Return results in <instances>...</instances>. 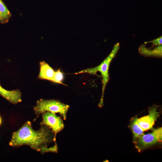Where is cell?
<instances>
[{"label":"cell","mask_w":162,"mask_h":162,"mask_svg":"<svg viewBox=\"0 0 162 162\" xmlns=\"http://www.w3.org/2000/svg\"><path fill=\"white\" fill-rule=\"evenodd\" d=\"M40 125V128L36 130L33 129L30 122H26L13 133L9 145L15 147L27 145L42 154L48 152L57 153V145L47 147L51 143L55 142L56 134L48 127Z\"/></svg>","instance_id":"6da1fadb"},{"label":"cell","mask_w":162,"mask_h":162,"mask_svg":"<svg viewBox=\"0 0 162 162\" xmlns=\"http://www.w3.org/2000/svg\"><path fill=\"white\" fill-rule=\"evenodd\" d=\"M119 48L120 44L119 43H117L113 46L110 53L99 65L94 68L82 70L76 73V74L86 73L95 74L97 72H100L102 78V95L98 104V106L100 108L103 105L104 92L109 79V66L111 62L115 57Z\"/></svg>","instance_id":"7a4b0ae2"},{"label":"cell","mask_w":162,"mask_h":162,"mask_svg":"<svg viewBox=\"0 0 162 162\" xmlns=\"http://www.w3.org/2000/svg\"><path fill=\"white\" fill-rule=\"evenodd\" d=\"M69 108V105L59 100L41 99L37 101L34 109V112L37 115L46 112L59 113L63 119L65 120Z\"/></svg>","instance_id":"3957f363"},{"label":"cell","mask_w":162,"mask_h":162,"mask_svg":"<svg viewBox=\"0 0 162 162\" xmlns=\"http://www.w3.org/2000/svg\"><path fill=\"white\" fill-rule=\"evenodd\" d=\"M42 121L40 125H45L50 128L56 134L64 128V124L62 118L56 113L49 112L42 113Z\"/></svg>","instance_id":"277c9868"},{"label":"cell","mask_w":162,"mask_h":162,"mask_svg":"<svg viewBox=\"0 0 162 162\" xmlns=\"http://www.w3.org/2000/svg\"><path fill=\"white\" fill-rule=\"evenodd\" d=\"M159 140L155 133L153 130L152 133L143 134L137 139L135 144V146L139 152L153 146Z\"/></svg>","instance_id":"5b68a950"},{"label":"cell","mask_w":162,"mask_h":162,"mask_svg":"<svg viewBox=\"0 0 162 162\" xmlns=\"http://www.w3.org/2000/svg\"><path fill=\"white\" fill-rule=\"evenodd\" d=\"M139 52L141 55L145 57L161 58L162 56V45L156 46L154 48H148L142 44L139 47Z\"/></svg>","instance_id":"8992f818"},{"label":"cell","mask_w":162,"mask_h":162,"mask_svg":"<svg viewBox=\"0 0 162 162\" xmlns=\"http://www.w3.org/2000/svg\"><path fill=\"white\" fill-rule=\"evenodd\" d=\"M0 95L13 104L18 103L22 101L21 93L20 91H8L2 87L0 84Z\"/></svg>","instance_id":"52a82bcc"},{"label":"cell","mask_w":162,"mask_h":162,"mask_svg":"<svg viewBox=\"0 0 162 162\" xmlns=\"http://www.w3.org/2000/svg\"><path fill=\"white\" fill-rule=\"evenodd\" d=\"M56 71L44 62L40 63V71L39 77L41 79L54 81Z\"/></svg>","instance_id":"ba28073f"},{"label":"cell","mask_w":162,"mask_h":162,"mask_svg":"<svg viewBox=\"0 0 162 162\" xmlns=\"http://www.w3.org/2000/svg\"><path fill=\"white\" fill-rule=\"evenodd\" d=\"M137 116L136 115L130 120L128 127L131 130L132 134L133 142L135 144L138 138L144 134V131L136 122Z\"/></svg>","instance_id":"9c48e42d"},{"label":"cell","mask_w":162,"mask_h":162,"mask_svg":"<svg viewBox=\"0 0 162 162\" xmlns=\"http://www.w3.org/2000/svg\"><path fill=\"white\" fill-rule=\"evenodd\" d=\"M136 122L144 131L152 129L154 125L148 115L137 118Z\"/></svg>","instance_id":"30bf717a"},{"label":"cell","mask_w":162,"mask_h":162,"mask_svg":"<svg viewBox=\"0 0 162 162\" xmlns=\"http://www.w3.org/2000/svg\"><path fill=\"white\" fill-rule=\"evenodd\" d=\"M159 107V105L154 104L148 108V116L154 124L159 116V113L157 111Z\"/></svg>","instance_id":"8fae6325"},{"label":"cell","mask_w":162,"mask_h":162,"mask_svg":"<svg viewBox=\"0 0 162 162\" xmlns=\"http://www.w3.org/2000/svg\"><path fill=\"white\" fill-rule=\"evenodd\" d=\"M0 12L4 17L8 21L11 16V14L2 0H0Z\"/></svg>","instance_id":"7c38bea8"},{"label":"cell","mask_w":162,"mask_h":162,"mask_svg":"<svg viewBox=\"0 0 162 162\" xmlns=\"http://www.w3.org/2000/svg\"><path fill=\"white\" fill-rule=\"evenodd\" d=\"M64 78L63 74L59 70L56 71L53 82L64 85L62 81Z\"/></svg>","instance_id":"4fadbf2b"},{"label":"cell","mask_w":162,"mask_h":162,"mask_svg":"<svg viewBox=\"0 0 162 162\" xmlns=\"http://www.w3.org/2000/svg\"><path fill=\"white\" fill-rule=\"evenodd\" d=\"M162 36H160L152 41L145 42V43H152V46H157L162 45Z\"/></svg>","instance_id":"5bb4252c"},{"label":"cell","mask_w":162,"mask_h":162,"mask_svg":"<svg viewBox=\"0 0 162 162\" xmlns=\"http://www.w3.org/2000/svg\"><path fill=\"white\" fill-rule=\"evenodd\" d=\"M8 21L0 12V22L4 23L7 22Z\"/></svg>","instance_id":"9a60e30c"},{"label":"cell","mask_w":162,"mask_h":162,"mask_svg":"<svg viewBox=\"0 0 162 162\" xmlns=\"http://www.w3.org/2000/svg\"><path fill=\"white\" fill-rule=\"evenodd\" d=\"M1 119L0 116V125L1 124Z\"/></svg>","instance_id":"2e32d148"}]
</instances>
